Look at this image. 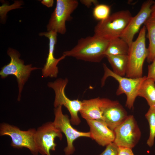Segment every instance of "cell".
Returning <instances> with one entry per match:
<instances>
[{"label":"cell","mask_w":155,"mask_h":155,"mask_svg":"<svg viewBox=\"0 0 155 155\" xmlns=\"http://www.w3.org/2000/svg\"><path fill=\"white\" fill-rule=\"evenodd\" d=\"M105 57L115 74L122 77L126 75L128 63L127 55H107Z\"/></svg>","instance_id":"18"},{"label":"cell","mask_w":155,"mask_h":155,"mask_svg":"<svg viewBox=\"0 0 155 155\" xmlns=\"http://www.w3.org/2000/svg\"><path fill=\"white\" fill-rule=\"evenodd\" d=\"M155 3L152 0H148L142 4L138 13L132 17L121 38L129 46L133 41L135 35L138 32L140 27L151 16V6Z\"/></svg>","instance_id":"13"},{"label":"cell","mask_w":155,"mask_h":155,"mask_svg":"<svg viewBox=\"0 0 155 155\" xmlns=\"http://www.w3.org/2000/svg\"><path fill=\"white\" fill-rule=\"evenodd\" d=\"M62 106L55 108V119L53 122L55 126L65 135L67 139V145L64 151L65 155H70L73 153L75 148L73 145L74 141L80 137L90 138V132L79 131L74 128L71 125L70 119L66 114L62 112Z\"/></svg>","instance_id":"9"},{"label":"cell","mask_w":155,"mask_h":155,"mask_svg":"<svg viewBox=\"0 0 155 155\" xmlns=\"http://www.w3.org/2000/svg\"><path fill=\"white\" fill-rule=\"evenodd\" d=\"M138 96L145 98L150 107L155 106V82L154 81L147 77L140 88Z\"/></svg>","instance_id":"17"},{"label":"cell","mask_w":155,"mask_h":155,"mask_svg":"<svg viewBox=\"0 0 155 155\" xmlns=\"http://www.w3.org/2000/svg\"><path fill=\"white\" fill-rule=\"evenodd\" d=\"M144 24L147 31V37L149 41V54L147 60L150 63L155 58V18L150 17Z\"/></svg>","instance_id":"20"},{"label":"cell","mask_w":155,"mask_h":155,"mask_svg":"<svg viewBox=\"0 0 155 155\" xmlns=\"http://www.w3.org/2000/svg\"><path fill=\"white\" fill-rule=\"evenodd\" d=\"M119 147L113 142L107 146L105 150L99 155H118Z\"/></svg>","instance_id":"23"},{"label":"cell","mask_w":155,"mask_h":155,"mask_svg":"<svg viewBox=\"0 0 155 155\" xmlns=\"http://www.w3.org/2000/svg\"><path fill=\"white\" fill-rule=\"evenodd\" d=\"M115 138L114 142L118 147L132 149L138 142L141 133L133 115L126 119L114 130Z\"/></svg>","instance_id":"10"},{"label":"cell","mask_w":155,"mask_h":155,"mask_svg":"<svg viewBox=\"0 0 155 155\" xmlns=\"http://www.w3.org/2000/svg\"><path fill=\"white\" fill-rule=\"evenodd\" d=\"M101 98L99 97L82 101L80 113L81 116L86 120H103L100 106Z\"/></svg>","instance_id":"16"},{"label":"cell","mask_w":155,"mask_h":155,"mask_svg":"<svg viewBox=\"0 0 155 155\" xmlns=\"http://www.w3.org/2000/svg\"><path fill=\"white\" fill-rule=\"evenodd\" d=\"M90 128V138L99 145L106 146L114 142L115 135L104 121L100 120H86Z\"/></svg>","instance_id":"15"},{"label":"cell","mask_w":155,"mask_h":155,"mask_svg":"<svg viewBox=\"0 0 155 155\" xmlns=\"http://www.w3.org/2000/svg\"><path fill=\"white\" fill-rule=\"evenodd\" d=\"M61 132L54 125L53 122L48 121L38 127L35 134V141L39 153L42 155H51V150H55L57 144L55 139L61 140Z\"/></svg>","instance_id":"11"},{"label":"cell","mask_w":155,"mask_h":155,"mask_svg":"<svg viewBox=\"0 0 155 155\" xmlns=\"http://www.w3.org/2000/svg\"><path fill=\"white\" fill-rule=\"evenodd\" d=\"M80 2L88 8L90 7L92 4L96 6L99 4L98 1L96 0H81Z\"/></svg>","instance_id":"26"},{"label":"cell","mask_w":155,"mask_h":155,"mask_svg":"<svg viewBox=\"0 0 155 155\" xmlns=\"http://www.w3.org/2000/svg\"><path fill=\"white\" fill-rule=\"evenodd\" d=\"M147 78L152 79L155 82V58L148 66Z\"/></svg>","instance_id":"24"},{"label":"cell","mask_w":155,"mask_h":155,"mask_svg":"<svg viewBox=\"0 0 155 155\" xmlns=\"http://www.w3.org/2000/svg\"><path fill=\"white\" fill-rule=\"evenodd\" d=\"M57 33L55 31H51L40 32L39 34L40 36H44L48 38L49 40V53L46 63L42 70L43 77H57L59 72L57 65L60 61L66 57L63 55L59 58L54 57V51L57 42Z\"/></svg>","instance_id":"14"},{"label":"cell","mask_w":155,"mask_h":155,"mask_svg":"<svg viewBox=\"0 0 155 155\" xmlns=\"http://www.w3.org/2000/svg\"><path fill=\"white\" fill-rule=\"evenodd\" d=\"M53 0H43L41 1V3L46 7H49L53 6L54 3Z\"/></svg>","instance_id":"27"},{"label":"cell","mask_w":155,"mask_h":155,"mask_svg":"<svg viewBox=\"0 0 155 155\" xmlns=\"http://www.w3.org/2000/svg\"><path fill=\"white\" fill-rule=\"evenodd\" d=\"M146 29L144 26L140 29L136 40L129 46L126 77L136 78L142 77L143 67L149 54L146 45Z\"/></svg>","instance_id":"3"},{"label":"cell","mask_w":155,"mask_h":155,"mask_svg":"<svg viewBox=\"0 0 155 155\" xmlns=\"http://www.w3.org/2000/svg\"><path fill=\"white\" fill-rule=\"evenodd\" d=\"M110 6L104 4H98L95 6L93 11L94 18L100 21L106 19L110 15Z\"/></svg>","instance_id":"22"},{"label":"cell","mask_w":155,"mask_h":155,"mask_svg":"<svg viewBox=\"0 0 155 155\" xmlns=\"http://www.w3.org/2000/svg\"><path fill=\"white\" fill-rule=\"evenodd\" d=\"M129 49L128 44L121 37L109 41L105 52L107 55H127Z\"/></svg>","instance_id":"19"},{"label":"cell","mask_w":155,"mask_h":155,"mask_svg":"<svg viewBox=\"0 0 155 155\" xmlns=\"http://www.w3.org/2000/svg\"><path fill=\"white\" fill-rule=\"evenodd\" d=\"M145 117L148 122L150 128L149 136L147 144L151 147L154 144L155 138V106L150 107Z\"/></svg>","instance_id":"21"},{"label":"cell","mask_w":155,"mask_h":155,"mask_svg":"<svg viewBox=\"0 0 155 155\" xmlns=\"http://www.w3.org/2000/svg\"><path fill=\"white\" fill-rule=\"evenodd\" d=\"M100 108L103 121L113 131L128 116L126 111L117 100L101 98Z\"/></svg>","instance_id":"12"},{"label":"cell","mask_w":155,"mask_h":155,"mask_svg":"<svg viewBox=\"0 0 155 155\" xmlns=\"http://www.w3.org/2000/svg\"><path fill=\"white\" fill-rule=\"evenodd\" d=\"M11 60L7 64L1 68L0 75L4 79L9 75H13L16 78L19 90L18 100H20L21 92L24 86L28 80L31 72L40 68L32 67L31 64L25 65L23 60L20 59V54L16 49L9 48L7 51Z\"/></svg>","instance_id":"4"},{"label":"cell","mask_w":155,"mask_h":155,"mask_svg":"<svg viewBox=\"0 0 155 155\" xmlns=\"http://www.w3.org/2000/svg\"><path fill=\"white\" fill-rule=\"evenodd\" d=\"M151 17L155 18V3L151 6Z\"/></svg>","instance_id":"28"},{"label":"cell","mask_w":155,"mask_h":155,"mask_svg":"<svg viewBox=\"0 0 155 155\" xmlns=\"http://www.w3.org/2000/svg\"><path fill=\"white\" fill-rule=\"evenodd\" d=\"M132 17L128 10L115 12L98 23L94 34L108 41L121 37Z\"/></svg>","instance_id":"2"},{"label":"cell","mask_w":155,"mask_h":155,"mask_svg":"<svg viewBox=\"0 0 155 155\" xmlns=\"http://www.w3.org/2000/svg\"><path fill=\"white\" fill-rule=\"evenodd\" d=\"M68 82L67 78H59L53 82H49L48 87L53 89L55 93L54 106L56 108L59 106H64L69 111L71 115V123L78 125L81 122L78 113L81 109L82 101L77 99L71 100L66 96L65 89Z\"/></svg>","instance_id":"7"},{"label":"cell","mask_w":155,"mask_h":155,"mask_svg":"<svg viewBox=\"0 0 155 155\" xmlns=\"http://www.w3.org/2000/svg\"><path fill=\"white\" fill-rule=\"evenodd\" d=\"M108 42L95 34L82 38L74 47L63 52V55L85 61L100 62L105 57V53Z\"/></svg>","instance_id":"1"},{"label":"cell","mask_w":155,"mask_h":155,"mask_svg":"<svg viewBox=\"0 0 155 155\" xmlns=\"http://www.w3.org/2000/svg\"><path fill=\"white\" fill-rule=\"evenodd\" d=\"M36 129L31 128L27 131L20 130L18 127L6 123L0 125V135L9 136L11 141V146L13 148H25L29 150L33 155L39 153L35 141Z\"/></svg>","instance_id":"6"},{"label":"cell","mask_w":155,"mask_h":155,"mask_svg":"<svg viewBox=\"0 0 155 155\" xmlns=\"http://www.w3.org/2000/svg\"><path fill=\"white\" fill-rule=\"evenodd\" d=\"M131 149L127 147H119L118 155H134Z\"/></svg>","instance_id":"25"},{"label":"cell","mask_w":155,"mask_h":155,"mask_svg":"<svg viewBox=\"0 0 155 155\" xmlns=\"http://www.w3.org/2000/svg\"><path fill=\"white\" fill-rule=\"evenodd\" d=\"M104 75L101 80V86H103L106 79L109 77L115 79L119 83V86L116 94L119 95L124 94L126 96V106L130 109L133 107L135 99L138 96V91L147 76L136 78L124 77L115 74L104 63L103 64Z\"/></svg>","instance_id":"5"},{"label":"cell","mask_w":155,"mask_h":155,"mask_svg":"<svg viewBox=\"0 0 155 155\" xmlns=\"http://www.w3.org/2000/svg\"><path fill=\"white\" fill-rule=\"evenodd\" d=\"M56 2L47 25V30L64 34L67 31L66 22L72 19L71 14L78 7L79 3L76 0H57Z\"/></svg>","instance_id":"8"}]
</instances>
